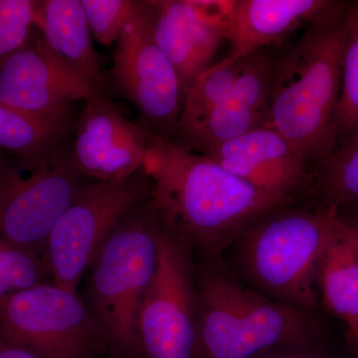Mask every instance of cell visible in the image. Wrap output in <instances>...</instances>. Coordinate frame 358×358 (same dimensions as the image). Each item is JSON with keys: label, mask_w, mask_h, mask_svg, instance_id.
I'll return each instance as SVG.
<instances>
[{"label": "cell", "mask_w": 358, "mask_h": 358, "mask_svg": "<svg viewBox=\"0 0 358 358\" xmlns=\"http://www.w3.org/2000/svg\"><path fill=\"white\" fill-rule=\"evenodd\" d=\"M141 171L150 183L147 204L160 224L204 258L222 256L250 225L292 202L150 131Z\"/></svg>", "instance_id": "obj_1"}, {"label": "cell", "mask_w": 358, "mask_h": 358, "mask_svg": "<svg viewBox=\"0 0 358 358\" xmlns=\"http://www.w3.org/2000/svg\"><path fill=\"white\" fill-rule=\"evenodd\" d=\"M346 8L348 2L336 1L274 60L264 126L293 143L308 166L319 167L338 147Z\"/></svg>", "instance_id": "obj_2"}, {"label": "cell", "mask_w": 358, "mask_h": 358, "mask_svg": "<svg viewBox=\"0 0 358 358\" xmlns=\"http://www.w3.org/2000/svg\"><path fill=\"white\" fill-rule=\"evenodd\" d=\"M196 333L193 358H257L280 348L320 343L317 313L287 307L257 293L226 267L204 258L195 271Z\"/></svg>", "instance_id": "obj_3"}, {"label": "cell", "mask_w": 358, "mask_h": 358, "mask_svg": "<svg viewBox=\"0 0 358 358\" xmlns=\"http://www.w3.org/2000/svg\"><path fill=\"white\" fill-rule=\"evenodd\" d=\"M338 216L329 207L284 206L258 219L231 246L245 285L287 307L317 313V268Z\"/></svg>", "instance_id": "obj_4"}, {"label": "cell", "mask_w": 358, "mask_h": 358, "mask_svg": "<svg viewBox=\"0 0 358 358\" xmlns=\"http://www.w3.org/2000/svg\"><path fill=\"white\" fill-rule=\"evenodd\" d=\"M162 224L147 204L122 217L89 268L86 303L117 358H134L136 317L159 261Z\"/></svg>", "instance_id": "obj_5"}, {"label": "cell", "mask_w": 358, "mask_h": 358, "mask_svg": "<svg viewBox=\"0 0 358 358\" xmlns=\"http://www.w3.org/2000/svg\"><path fill=\"white\" fill-rule=\"evenodd\" d=\"M150 186L141 171L124 180L95 181L78 188L41 248L53 284L77 293L103 242L129 211L147 199Z\"/></svg>", "instance_id": "obj_6"}, {"label": "cell", "mask_w": 358, "mask_h": 358, "mask_svg": "<svg viewBox=\"0 0 358 358\" xmlns=\"http://www.w3.org/2000/svg\"><path fill=\"white\" fill-rule=\"evenodd\" d=\"M0 339L40 358H96L109 348L86 301L53 282L0 300Z\"/></svg>", "instance_id": "obj_7"}, {"label": "cell", "mask_w": 358, "mask_h": 358, "mask_svg": "<svg viewBox=\"0 0 358 358\" xmlns=\"http://www.w3.org/2000/svg\"><path fill=\"white\" fill-rule=\"evenodd\" d=\"M83 178L66 145L39 164L0 150V236L41 255L45 239Z\"/></svg>", "instance_id": "obj_8"}, {"label": "cell", "mask_w": 358, "mask_h": 358, "mask_svg": "<svg viewBox=\"0 0 358 358\" xmlns=\"http://www.w3.org/2000/svg\"><path fill=\"white\" fill-rule=\"evenodd\" d=\"M195 333L192 250L162 225L157 270L136 317L134 358H193Z\"/></svg>", "instance_id": "obj_9"}, {"label": "cell", "mask_w": 358, "mask_h": 358, "mask_svg": "<svg viewBox=\"0 0 358 358\" xmlns=\"http://www.w3.org/2000/svg\"><path fill=\"white\" fill-rule=\"evenodd\" d=\"M112 74L140 112L143 126L173 140L185 96L176 70L155 41L150 1H141L117 42Z\"/></svg>", "instance_id": "obj_10"}, {"label": "cell", "mask_w": 358, "mask_h": 358, "mask_svg": "<svg viewBox=\"0 0 358 358\" xmlns=\"http://www.w3.org/2000/svg\"><path fill=\"white\" fill-rule=\"evenodd\" d=\"M102 92L63 64L35 28L20 50L0 65V102L56 124H69L71 103Z\"/></svg>", "instance_id": "obj_11"}, {"label": "cell", "mask_w": 358, "mask_h": 358, "mask_svg": "<svg viewBox=\"0 0 358 358\" xmlns=\"http://www.w3.org/2000/svg\"><path fill=\"white\" fill-rule=\"evenodd\" d=\"M155 41L171 63L185 96L211 67L219 45L227 39L234 1H150Z\"/></svg>", "instance_id": "obj_12"}, {"label": "cell", "mask_w": 358, "mask_h": 358, "mask_svg": "<svg viewBox=\"0 0 358 358\" xmlns=\"http://www.w3.org/2000/svg\"><path fill=\"white\" fill-rule=\"evenodd\" d=\"M84 102L71 148L80 173L96 181L115 182L141 171L150 131L126 119L103 92Z\"/></svg>", "instance_id": "obj_13"}, {"label": "cell", "mask_w": 358, "mask_h": 358, "mask_svg": "<svg viewBox=\"0 0 358 358\" xmlns=\"http://www.w3.org/2000/svg\"><path fill=\"white\" fill-rule=\"evenodd\" d=\"M258 189L292 201L308 178V164L282 134L259 127L201 152Z\"/></svg>", "instance_id": "obj_14"}, {"label": "cell", "mask_w": 358, "mask_h": 358, "mask_svg": "<svg viewBox=\"0 0 358 358\" xmlns=\"http://www.w3.org/2000/svg\"><path fill=\"white\" fill-rule=\"evenodd\" d=\"M331 0H235L227 39L233 50L226 62H237L308 25L329 10Z\"/></svg>", "instance_id": "obj_15"}, {"label": "cell", "mask_w": 358, "mask_h": 358, "mask_svg": "<svg viewBox=\"0 0 358 358\" xmlns=\"http://www.w3.org/2000/svg\"><path fill=\"white\" fill-rule=\"evenodd\" d=\"M35 28L55 57L102 90L100 59L82 0L37 1Z\"/></svg>", "instance_id": "obj_16"}, {"label": "cell", "mask_w": 358, "mask_h": 358, "mask_svg": "<svg viewBox=\"0 0 358 358\" xmlns=\"http://www.w3.org/2000/svg\"><path fill=\"white\" fill-rule=\"evenodd\" d=\"M317 288L329 313L352 331L358 326V243L348 219L339 215L320 259Z\"/></svg>", "instance_id": "obj_17"}, {"label": "cell", "mask_w": 358, "mask_h": 358, "mask_svg": "<svg viewBox=\"0 0 358 358\" xmlns=\"http://www.w3.org/2000/svg\"><path fill=\"white\" fill-rule=\"evenodd\" d=\"M67 128L0 102V150L24 162L39 164L48 159L60 147Z\"/></svg>", "instance_id": "obj_18"}, {"label": "cell", "mask_w": 358, "mask_h": 358, "mask_svg": "<svg viewBox=\"0 0 358 358\" xmlns=\"http://www.w3.org/2000/svg\"><path fill=\"white\" fill-rule=\"evenodd\" d=\"M315 192L322 207L339 210L358 201V126L317 167Z\"/></svg>", "instance_id": "obj_19"}, {"label": "cell", "mask_w": 358, "mask_h": 358, "mask_svg": "<svg viewBox=\"0 0 358 358\" xmlns=\"http://www.w3.org/2000/svg\"><path fill=\"white\" fill-rule=\"evenodd\" d=\"M336 124L338 147L358 126V1L348 2L346 8L343 79Z\"/></svg>", "instance_id": "obj_20"}, {"label": "cell", "mask_w": 358, "mask_h": 358, "mask_svg": "<svg viewBox=\"0 0 358 358\" xmlns=\"http://www.w3.org/2000/svg\"><path fill=\"white\" fill-rule=\"evenodd\" d=\"M236 74L237 62L225 60L202 73L186 93L176 131L196 122L227 100L234 90Z\"/></svg>", "instance_id": "obj_21"}, {"label": "cell", "mask_w": 358, "mask_h": 358, "mask_svg": "<svg viewBox=\"0 0 358 358\" xmlns=\"http://www.w3.org/2000/svg\"><path fill=\"white\" fill-rule=\"evenodd\" d=\"M45 275L38 251L0 236V300L41 284Z\"/></svg>", "instance_id": "obj_22"}, {"label": "cell", "mask_w": 358, "mask_h": 358, "mask_svg": "<svg viewBox=\"0 0 358 358\" xmlns=\"http://www.w3.org/2000/svg\"><path fill=\"white\" fill-rule=\"evenodd\" d=\"M274 60L260 50L237 61L233 95L250 109L267 117L272 90Z\"/></svg>", "instance_id": "obj_23"}, {"label": "cell", "mask_w": 358, "mask_h": 358, "mask_svg": "<svg viewBox=\"0 0 358 358\" xmlns=\"http://www.w3.org/2000/svg\"><path fill=\"white\" fill-rule=\"evenodd\" d=\"M85 13L96 41L110 46L121 38L124 28L136 15L141 1L134 0H82Z\"/></svg>", "instance_id": "obj_24"}, {"label": "cell", "mask_w": 358, "mask_h": 358, "mask_svg": "<svg viewBox=\"0 0 358 358\" xmlns=\"http://www.w3.org/2000/svg\"><path fill=\"white\" fill-rule=\"evenodd\" d=\"M36 6L35 0H0V65L32 36Z\"/></svg>", "instance_id": "obj_25"}, {"label": "cell", "mask_w": 358, "mask_h": 358, "mask_svg": "<svg viewBox=\"0 0 358 358\" xmlns=\"http://www.w3.org/2000/svg\"><path fill=\"white\" fill-rule=\"evenodd\" d=\"M257 358H338L333 353L329 352L322 343H312V345H301L289 346V348H280L265 353Z\"/></svg>", "instance_id": "obj_26"}, {"label": "cell", "mask_w": 358, "mask_h": 358, "mask_svg": "<svg viewBox=\"0 0 358 358\" xmlns=\"http://www.w3.org/2000/svg\"><path fill=\"white\" fill-rule=\"evenodd\" d=\"M0 358H40L31 352L0 339Z\"/></svg>", "instance_id": "obj_27"}, {"label": "cell", "mask_w": 358, "mask_h": 358, "mask_svg": "<svg viewBox=\"0 0 358 358\" xmlns=\"http://www.w3.org/2000/svg\"><path fill=\"white\" fill-rule=\"evenodd\" d=\"M348 338H350V343H352L358 357V326L348 331Z\"/></svg>", "instance_id": "obj_28"}, {"label": "cell", "mask_w": 358, "mask_h": 358, "mask_svg": "<svg viewBox=\"0 0 358 358\" xmlns=\"http://www.w3.org/2000/svg\"><path fill=\"white\" fill-rule=\"evenodd\" d=\"M348 219V225H350V230H352L353 236H355V239H357L358 243V220H355V219Z\"/></svg>", "instance_id": "obj_29"}]
</instances>
